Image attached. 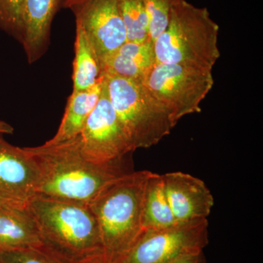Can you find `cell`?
I'll list each match as a JSON object with an SVG mask.
<instances>
[{
  "label": "cell",
  "mask_w": 263,
  "mask_h": 263,
  "mask_svg": "<svg viewBox=\"0 0 263 263\" xmlns=\"http://www.w3.org/2000/svg\"><path fill=\"white\" fill-rule=\"evenodd\" d=\"M40 173L37 194L89 205L107 186L132 171L125 158L97 164L85 158L76 138L37 147H25Z\"/></svg>",
  "instance_id": "cell-1"
},
{
  "label": "cell",
  "mask_w": 263,
  "mask_h": 263,
  "mask_svg": "<svg viewBox=\"0 0 263 263\" xmlns=\"http://www.w3.org/2000/svg\"><path fill=\"white\" fill-rule=\"evenodd\" d=\"M41 248L64 263H84L103 254L96 218L89 205L37 194L27 203Z\"/></svg>",
  "instance_id": "cell-2"
},
{
  "label": "cell",
  "mask_w": 263,
  "mask_h": 263,
  "mask_svg": "<svg viewBox=\"0 0 263 263\" xmlns=\"http://www.w3.org/2000/svg\"><path fill=\"white\" fill-rule=\"evenodd\" d=\"M150 171L123 175L109 183L89 206L100 230L103 258L120 262L144 233L143 205Z\"/></svg>",
  "instance_id": "cell-3"
},
{
  "label": "cell",
  "mask_w": 263,
  "mask_h": 263,
  "mask_svg": "<svg viewBox=\"0 0 263 263\" xmlns=\"http://www.w3.org/2000/svg\"><path fill=\"white\" fill-rule=\"evenodd\" d=\"M219 32L206 8L175 0L167 27L154 42L156 60L213 70L220 57Z\"/></svg>",
  "instance_id": "cell-4"
},
{
  "label": "cell",
  "mask_w": 263,
  "mask_h": 263,
  "mask_svg": "<svg viewBox=\"0 0 263 263\" xmlns=\"http://www.w3.org/2000/svg\"><path fill=\"white\" fill-rule=\"evenodd\" d=\"M104 88L133 152L157 144L176 126L141 80L101 74Z\"/></svg>",
  "instance_id": "cell-5"
},
{
  "label": "cell",
  "mask_w": 263,
  "mask_h": 263,
  "mask_svg": "<svg viewBox=\"0 0 263 263\" xmlns=\"http://www.w3.org/2000/svg\"><path fill=\"white\" fill-rule=\"evenodd\" d=\"M141 81L176 124L201 111L200 103L214 84L210 69L157 62Z\"/></svg>",
  "instance_id": "cell-6"
},
{
  "label": "cell",
  "mask_w": 263,
  "mask_h": 263,
  "mask_svg": "<svg viewBox=\"0 0 263 263\" xmlns=\"http://www.w3.org/2000/svg\"><path fill=\"white\" fill-rule=\"evenodd\" d=\"M208 227L206 219L145 230L120 263H168L202 252L209 243Z\"/></svg>",
  "instance_id": "cell-7"
},
{
  "label": "cell",
  "mask_w": 263,
  "mask_h": 263,
  "mask_svg": "<svg viewBox=\"0 0 263 263\" xmlns=\"http://www.w3.org/2000/svg\"><path fill=\"white\" fill-rule=\"evenodd\" d=\"M76 140L85 158L94 163L122 160L133 152L103 83L98 103Z\"/></svg>",
  "instance_id": "cell-8"
},
{
  "label": "cell",
  "mask_w": 263,
  "mask_h": 263,
  "mask_svg": "<svg viewBox=\"0 0 263 263\" xmlns=\"http://www.w3.org/2000/svg\"><path fill=\"white\" fill-rule=\"evenodd\" d=\"M71 9L76 24L89 39L99 65L127 42L118 0H89Z\"/></svg>",
  "instance_id": "cell-9"
},
{
  "label": "cell",
  "mask_w": 263,
  "mask_h": 263,
  "mask_svg": "<svg viewBox=\"0 0 263 263\" xmlns=\"http://www.w3.org/2000/svg\"><path fill=\"white\" fill-rule=\"evenodd\" d=\"M39 185V170L32 156L0 134V200L27 205L37 195Z\"/></svg>",
  "instance_id": "cell-10"
},
{
  "label": "cell",
  "mask_w": 263,
  "mask_h": 263,
  "mask_svg": "<svg viewBox=\"0 0 263 263\" xmlns=\"http://www.w3.org/2000/svg\"><path fill=\"white\" fill-rule=\"evenodd\" d=\"M162 177L167 202L178 223L207 219L214 200L202 180L182 172L168 173Z\"/></svg>",
  "instance_id": "cell-11"
},
{
  "label": "cell",
  "mask_w": 263,
  "mask_h": 263,
  "mask_svg": "<svg viewBox=\"0 0 263 263\" xmlns=\"http://www.w3.org/2000/svg\"><path fill=\"white\" fill-rule=\"evenodd\" d=\"M65 0H25L22 41L29 64L47 49L52 21Z\"/></svg>",
  "instance_id": "cell-12"
},
{
  "label": "cell",
  "mask_w": 263,
  "mask_h": 263,
  "mask_svg": "<svg viewBox=\"0 0 263 263\" xmlns=\"http://www.w3.org/2000/svg\"><path fill=\"white\" fill-rule=\"evenodd\" d=\"M39 247V230L27 205L0 207V252Z\"/></svg>",
  "instance_id": "cell-13"
},
{
  "label": "cell",
  "mask_w": 263,
  "mask_h": 263,
  "mask_svg": "<svg viewBox=\"0 0 263 263\" xmlns=\"http://www.w3.org/2000/svg\"><path fill=\"white\" fill-rule=\"evenodd\" d=\"M157 63L152 41L126 42L100 64L101 74L142 80Z\"/></svg>",
  "instance_id": "cell-14"
},
{
  "label": "cell",
  "mask_w": 263,
  "mask_h": 263,
  "mask_svg": "<svg viewBox=\"0 0 263 263\" xmlns=\"http://www.w3.org/2000/svg\"><path fill=\"white\" fill-rule=\"evenodd\" d=\"M102 86L103 76L101 75L98 82L91 89L72 91L56 135L46 142V144H57L73 139L80 134L98 103L101 95Z\"/></svg>",
  "instance_id": "cell-15"
},
{
  "label": "cell",
  "mask_w": 263,
  "mask_h": 263,
  "mask_svg": "<svg viewBox=\"0 0 263 263\" xmlns=\"http://www.w3.org/2000/svg\"><path fill=\"white\" fill-rule=\"evenodd\" d=\"M143 229L158 230L178 224L164 193L162 175L151 173L143 199Z\"/></svg>",
  "instance_id": "cell-16"
},
{
  "label": "cell",
  "mask_w": 263,
  "mask_h": 263,
  "mask_svg": "<svg viewBox=\"0 0 263 263\" xmlns=\"http://www.w3.org/2000/svg\"><path fill=\"white\" fill-rule=\"evenodd\" d=\"M100 76V65L91 43L83 29L76 24L72 91L91 89L98 82Z\"/></svg>",
  "instance_id": "cell-17"
},
{
  "label": "cell",
  "mask_w": 263,
  "mask_h": 263,
  "mask_svg": "<svg viewBox=\"0 0 263 263\" xmlns=\"http://www.w3.org/2000/svg\"><path fill=\"white\" fill-rule=\"evenodd\" d=\"M118 5L127 32V42L150 41L149 19L142 0H118Z\"/></svg>",
  "instance_id": "cell-18"
},
{
  "label": "cell",
  "mask_w": 263,
  "mask_h": 263,
  "mask_svg": "<svg viewBox=\"0 0 263 263\" xmlns=\"http://www.w3.org/2000/svg\"><path fill=\"white\" fill-rule=\"evenodd\" d=\"M25 0H0V29L22 41Z\"/></svg>",
  "instance_id": "cell-19"
},
{
  "label": "cell",
  "mask_w": 263,
  "mask_h": 263,
  "mask_svg": "<svg viewBox=\"0 0 263 263\" xmlns=\"http://www.w3.org/2000/svg\"><path fill=\"white\" fill-rule=\"evenodd\" d=\"M175 0H142L149 19L150 39L155 42L168 24Z\"/></svg>",
  "instance_id": "cell-20"
},
{
  "label": "cell",
  "mask_w": 263,
  "mask_h": 263,
  "mask_svg": "<svg viewBox=\"0 0 263 263\" xmlns=\"http://www.w3.org/2000/svg\"><path fill=\"white\" fill-rule=\"evenodd\" d=\"M0 263H64L41 247L0 252Z\"/></svg>",
  "instance_id": "cell-21"
},
{
  "label": "cell",
  "mask_w": 263,
  "mask_h": 263,
  "mask_svg": "<svg viewBox=\"0 0 263 263\" xmlns=\"http://www.w3.org/2000/svg\"><path fill=\"white\" fill-rule=\"evenodd\" d=\"M168 263H206L203 251L196 253L186 254Z\"/></svg>",
  "instance_id": "cell-22"
},
{
  "label": "cell",
  "mask_w": 263,
  "mask_h": 263,
  "mask_svg": "<svg viewBox=\"0 0 263 263\" xmlns=\"http://www.w3.org/2000/svg\"><path fill=\"white\" fill-rule=\"evenodd\" d=\"M14 132V128L12 127L8 123L0 120V134L12 135Z\"/></svg>",
  "instance_id": "cell-23"
},
{
  "label": "cell",
  "mask_w": 263,
  "mask_h": 263,
  "mask_svg": "<svg viewBox=\"0 0 263 263\" xmlns=\"http://www.w3.org/2000/svg\"><path fill=\"white\" fill-rule=\"evenodd\" d=\"M87 1H89V0H65L63 7L71 8L72 7L82 4V3H86Z\"/></svg>",
  "instance_id": "cell-24"
},
{
  "label": "cell",
  "mask_w": 263,
  "mask_h": 263,
  "mask_svg": "<svg viewBox=\"0 0 263 263\" xmlns=\"http://www.w3.org/2000/svg\"><path fill=\"white\" fill-rule=\"evenodd\" d=\"M84 263H113V262H107V261L105 260V259L103 258V254H102V255L99 256V257H96V258L91 259V260L88 261V262H86ZM117 263H120V262H117Z\"/></svg>",
  "instance_id": "cell-25"
},
{
  "label": "cell",
  "mask_w": 263,
  "mask_h": 263,
  "mask_svg": "<svg viewBox=\"0 0 263 263\" xmlns=\"http://www.w3.org/2000/svg\"><path fill=\"white\" fill-rule=\"evenodd\" d=\"M5 204H10V203H7V202H5L4 201H3V200H0V207L3 206V205H5ZM14 205V204H13Z\"/></svg>",
  "instance_id": "cell-26"
}]
</instances>
